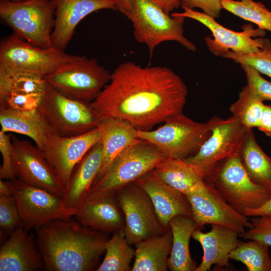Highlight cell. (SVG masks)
<instances>
[{
    "label": "cell",
    "instance_id": "1",
    "mask_svg": "<svg viewBox=\"0 0 271 271\" xmlns=\"http://www.w3.org/2000/svg\"><path fill=\"white\" fill-rule=\"evenodd\" d=\"M187 87L166 66L120 63L91 105L100 121L112 118L138 130H151L173 116L183 114Z\"/></svg>",
    "mask_w": 271,
    "mask_h": 271
},
{
    "label": "cell",
    "instance_id": "2",
    "mask_svg": "<svg viewBox=\"0 0 271 271\" xmlns=\"http://www.w3.org/2000/svg\"><path fill=\"white\" fill-rule=\"evenodd\" d=\"M36 233L44 269L48 271L97 269L108 239L107 233L71 218L53 220L36 229Z\"/></svg>",
    "mask_w": 271,
    "mask_h": 271
},
{
    "label": "cell",
    "instance_id": "3",
    "mask_svg": "<svg viewBox=\"0 0 271 271\" xmlns=\"http://www.w3.org/2000/svg\"><path fill=\"white\" fill-rule=\"evenodd\" d=\"M166 158L154 145L139 139L117 156L102 177L92 185L86 200L116 194L154 169Z\"/></svg>",
    "mask_w": 271,
    "mask_h": 271
},
{
    "label": "cell",
    "instance_id": "4",
    "mask_svg": "<svg viewBox=\"0 0 271 271\" xmlns=\"http://www.w3.org/2000/svg\"><path fill=\"white\" fill-rule=\"evenodd\" d=\"M205 180L238 212L260 207L271 197V191L253 182L243 167L239 154L214 166Z\"/></svg>",
    "mask_w": 271,
    "mask_h": 271
},
{
    "label": "cell",
    "instance_id": "5",
    "mask_svg": "<svg viewBox=\"0 0 271 271\" xmlns=\"http://www.w3.org/2000/svg\"><path fill=\"white\" fill-rule=\"evenodd\" d=\"M55 13L53 0H0L3 23L17 37L41 48L52 47Z\"/></svg>",
    "mask_w": 271,
    "mask_h": 271
},
{
    "label": "cell",
    "instance_id": "6",
    "mask_svg": "<svg viewBox=\"0 0 271 271\" xmlns=\"http://www.w3.org/2000/svg\"><path fill=\"white\" fill-rule=\"evenodd\" d=\"M132 10L125 16L130 21L136 40L145 44L152 57L155 48L166 41H175L190 51L196 46L184 35L185 18L171 16L150 0H131Z\"/></svg>",
    "mask_w": 271,
    "mask_h": 271
},
{
    "label": "cell",
    "instance_id": "7",
    "mask_svg": "<svg viewBox=\"0 0 271 271\" xmlns=\"http://www.w3.org/2000/svg\"><path fill=\"white\" fill-rule=\"evenodd\" d=\"M212 118L196 122L183 114L173 116L154 130H138L139 139L153 145L167 158L185 159L195 154L211 133Z\"/></svg>",
    "mask_w": 271,
    "mask_h": 271
},
{
    "label": "cell",
    "instance_id": "8",
    "mask_svg": "<svg viewBox=\"0 0 271 271\" xmlns=\"http://www.w3.org/2000/svg\"><path fill=\"white\" fill-rule=\"evenodd\" d=\"M38 110L54 132L64 137L84 134L100 122L91 102L68 97L48 84Z\"/></svg>",
    "mask_w": 271,
    "mask_h": 271
},
{
    "label": "cell",
    "instance_id": "9",
    "mask_svg": "<svg viewBox=\"0 0 271 271\" xmlns=\"http://www.w3.org/2000/svg\"><path fill=\"white\" fill-rule=\"evenodd\" d=\"M80 56L34 46L13 34L0 43V72H25L42 77L61 64L76 60Z\"/></svg>",
    "mask_w": 271,
    "mask_h": 271
},
{
    "label": "cell",
    "instance_id": "10",
    "mask_svg": "<svg viewBox=\"0 0 271 271\" xmlns=\"http://www.w3.org/2000/svg\"><path fill=\"white\" fill-rule=\"evenodd\" d=\"M110 76L111 73L96 59L81 56L61 64L44 78L48 84L64 95L92 102L109 82Z\"/></svg>",
    "mask_w": 271,
    "mask_h": 271
},
{
    "label": "cell",
    "instance_id": "11",
    "mask_svg": "<svg viewBox=\"0 0 271 271\" xmlns=\"http://www.w3.org/2000/svg\"><path fill=\"white\" fill-rule=\"evenodd\" d=\"M14 197L23 227L28 231L57 219L74 217L78 209L66 206L62 197L17 178L6 181Z\"/></svg>",
    "mask_w": 271,
    "mask_h": 271
},
{
    "label": "cell",
    "instance_id": "12",
    "mask_svg": "<svg viewBox=\"0 0 271 271\" xmlns=\"http://www.w3.org/2000/svg\"><path fill=\"white\" fill-rule=\"evenodd\" d=\"M115 195L123 214V231L129 244L162 234L169 228L162 225L149 195L136 183L123 187Z\"/></svg>",
    "mask_w": 271,
    "mask_h": 271
},
{
    "label": "cell",
    "instance_id": "13",
    "mask_svg": "<svg viewBox=\"0 0 271 271\" xmlns=\"http://www.w3.org/2000/svg\"><path fill=\"white\" fill-rule=\"evenodd\" d=\"M211 133L194 155L183 159L206 173L221 161L239 154L252 129L233 116L226 119L212 118Z\"/></svg>",
    "mask_w": 271,
    "mask_h": 271
},
{
    "label": "cell",
    "instance_id": "14",
    "mask_svg": "<svg viewBox=\"0 0 271 271\" xmlns=\"http://www.w3.org/2000/svg\"><path fill=\"white\" fill-rule=\"evenodd\" d=\"M186 196L191 205L192 217L200 228L206 224L217 225L240 234L252 226L248 217L236 211L205 180Z\"/></svg>",
    "mask_w": 271,
    "mask_h": 271
},
{
    "label": "cell",
    "instance_id": "15",
    "mask_svg": "<svg viewBox=\"0 0 271 271\" xmlns=\"http://www.w3.org/2000/svg\"><path fill=\"white\" fill-rule=\"evenodd\" d=\"M182 8L183 12L173 13L170 15L193 19L209 29L214 39L205 37V41L209 50L216 56H221L229 50L239 54L253 53L259 50L263 45L265 30L254 29L249 24L243 27L242 32L234 31L225 28L203 12Z\"/></svg>",
    "mask_w": 271,
    "mask_h": 271
},
{
    "label": "cell",
    "instance_id": "16",
    "mask_svg": "<svg viewBox=\"0 0 271 271\" xmlns=\"http://www.w3.org/2000/svg\"><path fill=\"white\" fill-rule=\"evenodd\" d=\"M12 166L17 178L62 197L64 188L43 152L29 141L12 136Z\"/></svg>",
    "mask_w": 271,
    "mask_h": 271
},
{
    "label": "cell",
    "instance_id": "17",
    "mask_svg": "<svg viewBox=\"0 0 271 271\" xmlns=\"http://www.w3.org/2000/svg\"><path fill=\"white\" fill-rule=\"evenodd\" d=\"M99 125L74 137H64L54 131L46 139L43 152L57 174L64 188L68 185L77 164L101 138Z\"/></svg>",
    "mask_w": 271,
    "mask_h": 271
},
{
    "label": "cell",
    "instance_id": "18",
    "mask_svg": "<svg viewBox=\"0 0 271 271\" xmlns=\"http://www.w3.org/2000/svg\"><path fill=\"white\" fill-rule=\"evenodd\" d=\"M55 24L51 35L52 47L64 51L79 22L94 12L104 9L118 11L113 0H53Z\"/></svg>",
    "mask_w": 271,
    "mask_h": 271
},
{
    "label": "cell",
    "instance_id": "19",
    "mask_svg": "<svg viewBox=\"0 0 271 271\" xmlns=\"http://www.w3.org/2000/svg\"><path fill=\"white\" fill-rule=\"evenodd\" d=\"M143 188L151 198L158 218L166 228L178 215L192 217L190 204L187 196L163 181L155 169L134 182Z\"/></svg>",
    "mask_w": 271,
    "mask_h": 271
},
{
    "label": "cell",
    "instance_id": "20",
    "mask_svg": "<svg viewBox=\"0 0 271 271\" xmlns=\"http://www.w3.org/2000/svg\"><path fill=\"white\" fill-rule=\"evenodd\" d=\"M23 226L9 236L0 248V271H37L44 268L40 251Z\"/></svg>",
    "mask_w": 271,
    "mask_h": 271
},
{
    "label": "cell",
    "instance_id": "21",
    "mask_svg": "<svg viewBox=\"0 0 271 271\" xmlns=\"http://www.w3.org/2000/svg\"><path fill=\"white\" fill-rule=\"evenodd\" d=\"M75 217L83 225L106 233L123 230L125 225L115 194L86 199Z\"/></svg>",
    "mask_w": 271,
    "mask_h": 271
},
{
    "label": "cell",
    "instance_id": "22",
    "mask_svg": "<svg viewBox=\"0 0 271 271\" xmlns=\"http://www.w3.org/2000/svg\"><path fill=\"white\" fill-rule=\"evenodd\" d=\"M211 227L207 232L198 228L192 234V237L200 243L203 250L202 261L195 271L210 270L214 264L219 267H228L229 254L241 242L236 231L220 225Z\"/></svg>",
    "mask_w": 271,
    "mask_h": 271
},
{
    "label": "cell",
    "instance_id": "23",
    "mask_svg": "<svg viewBox=\"0 0 271 271\" xmlns=\"http://www.w3.org/2000/svg\"><path fill=\"white\" fill-rule=\"evenodd\" d=\"M102 157L100 141L75 166L62 197L67 207L78 209L85 202L100 170Z\"/></svg>",
    "mask_w": 271,
    "mask_h": 271
},
{
    "label": "cell",
    "instance_id": "24",
    "mask_svg": "<svg viewBox=\"0 0 271 271\" xmlns=\"http://www.w3.org/2000/svg\"><path fill=\"white\" fill-rule=\"evenodd\" d=\"M98 125L102 132L100 142L103 146V157L93 184L102 177L122 150L139 139L138 130L124 121L107 118L101 120Z\"/></svg>",
    "mask_w": 271,
    "mask_h": 271
},
{
    "label": "cell",
    "instance_id": "25",
    "mask_svg": "<svg viewBox=\"0 0 271 271\" xmlns=\"http://www.w3.org/2000/svg\"><path fill=\"white\" fill-rule=\"evenodd\" d=\"M0 124L1 131L29 137L42 152L46 139L54 131L38 109L21 112L0 105Z\"/></svg>",
    "mask_w": 271,
    "mask_h": 271
},
{
    "label": "cell",
    "instance_id": "26",
    "mask_svg": "<svg viewBox=\"0 0 271 271\" xmlns=\"http://www.w3.org/2000/svg\"><path fill=\"white\" fill-rule=\"evenodd\" d=\"M172 233V246L168 259V268L171 271H195L197 263L189 250V241L194 231L201 229L192 216L178 215L169 222Z\"/></svg>",
    "mask_w": 271,
    "mask_h": 271
},
{
    "label": "cell",
    "instance_id": "27",
    "mask_svg": "<svg viewBox=\"0 0 271 271\" xmlns=\"http://www.w3.org/2000/svg\"><path fill=\"white\" fill-rule=\"evenodd\" d=\"M173 241L169 227L165 232L134 244V261L131 271H166Z\"/></svg>",
    "mask_w": 271,
    "mask_h": 271
},
{
    "label": "cell",
    "instance_id": "28",
    "mask_svg": "<svg viewBox=\"0 0 271 271\" xmlns=\"http://www.w3.org/2000/svg\"><path fill=\"white\" fill-rule=\"evenodd\" d=\"M165 183L186 195L204 181L206 173L200 167L184 160L167 158L155 168Z\"/></svg>",
    "mask_w": 271,
    "mask_h": 271
},
{
    "label": "cell",
    "instance_id": "29",
    "mask_svg": "<svg viewBox=\"0 0 271 271\" xmlns=\"http://www.w3.org/2000/svg\"><path fill=\"white\" fill-rule=\"evenodd\" d=\"M239 155L250 179L271 191V158L258 145L252 129L243 143Z\"/></svg>",
    "mask_w": 271,
    "mask_h": 271
},
{
    "label": "cell",
    "instance_id": "30",
    "mask_svg": "<svg viewBox=\"0 0 271 271\" xmlns=\"http://www.w3.org/2000/svg\"><path fill=\"white\" fill-rule=\"evenodd\" d=\"M105 256L97 271H130L135 249L126 240L123 230L112 233L105 246Z\"/></svg>",
    "mask_w": 271,
    "mask_h": 271
},
{
    "label": "cell",
    "instance_id": "31",
    "mask_svg": "<svg viewBox=\"0 0 271 271\" xmlns=\"http://www.w3.org/2000/svg\"><path fill=\"white\" fill-rule=\"evenodd\" d=\"M44 77L25 72H0V105L11 93H44L47 86Z\"/></svg>",
    "mask_w": 271,
    "mask_h": 271
},
{
    "label": "cell",
    "instance_id": "32",
    "mask_svg": "<svg viewBox=\"0 0 271 271\" xmlns=\"http://www.w3.org/2000/svg\"><path fill=\"white\" fill-rule=\"evenodd\" d=\"M268 246L258 241L249 239L241 241L229 254L231 259L242 262L249 271H271Z\"/></svg>",
    "mask_w": 271,
    "mask_h": 271
},
{
    "label": "cell",
    "instance_id": "33",
    "mask_svg": "<svg viewBox=\"0 0 271 271\" xmlns=\"http://www.w3.org/2000/svg\"><path fill=\"white\" fill-rule=\"evenodd\" d=\"M264 105L263 101L247 84L242 88L237 100L230 105L229 110L232 116L252 129L257 127Z\"/></svg>",
    "mask_w": 271,
    "mask_h": 271
},
{
    "label": "cell",
    "instance_id": "34",
    "mask_svg": "<svg viewBox=\"0 0 271 271\" xmlns=\"http://www.w3.org/2000/svg\"><path fill=\"white\" fill-rule=\"evenodd\" d=\"M223 9L271 32V11L260 2L222 0Z\"/></svg>",
    "mask_w": 271,
    "mask_h": 271
},
{
    "label": "cell",
    "instance_id": "35",
    "mask_svg": "<svg viewBox=\"0 0 271 271\" xmlns=\"http://www.w3.org/2000/svg\"><path fill=\"white\" fill-rule=\"evenodd\" d=\"M221 57L234 62L252 68L260 74L271 78V40L264 39L262 47L257 52L239 54L231 51L224 53Z\"/></svg>",
    "mask_w": 271,
    "mask_h": 271
},
{
    "label": "cell",
    "instance_id": "36",
    "mask_svg": "<svg viewBox=\"0 0 271 271\" xmlns=\"http://www.w3.org/2000/svg\"><path fill=\"white\" fill-rule=\"evenodd\" d=\"M21 226V218L14 197L0 195L1 233L9 236Z\"/></svg>",
    "mask_w": 271,
    "mask_h": 271
},
{
    "label": "cell",
    "instance_id": "37",
    "mask_svg": "<svg viewBox=\"0 0 271 271\" xmlns=\"http://www.w3.org/2000/svg\"><path fill=\"white\" fill-rule=\"evenodd\" d=\"M250 219L252 226L239 234L244 239H252L271 246V216H253Z\"/></svg>",
    "mask_w": 271,
    "mask_h": 271
},
{
    "label": "cell",
    "instance_id": "38",
    "mask_svg": "<svg viewBox=\"0 0 271 271\" xmlns=\"http://www.w3.org/2000/svg\"><path fill=\"white\" fill-rule=\"evenodd\" d=\"M43 93L31 94L11 93L6 102L0 105L5 106L21 112H31L38 109Z\"/></svg>",
    "mask_w": 271,
    "mask_h": 271
},
{
    "label": "cell",
    "instance_id": "39",
    "mask_svg": "<svg viewBox=\"0 0 271 271\" xmlns=\"http://www.w3.org/2000/svg\"><path fill=\"white\" fill-rule=\"evenodd\" d=\"M246 77L247 84L262 100H271V82L250 66L241 65Z\"/></svg>",
    "mask_w": 271,
    "mask_h": 271
},
{
    "label": "cell",
    "instance_id": "40",
    "mask_svg": "<svg viewBox=\"0 0 271 271\" xmlns=\"http://www.w3.org/2000/svg\"><path fill=\"white\" fill-rule=\"evenodd\" d=\"M12 136L0 131V152L3 159L0 169V179L15 180L17 177L12 166Z\"/></svg>",
    "mask_w": 271,
    "mask_h": 271
},
{
    "label": "cell",
    "instance_id": "41",
    "mask_svg": "<svg viewBox=\"0 0 271 271\" xmlns=\"http://www.w3.org/2000/svg\"><path fill=\"white\" fill-rule=\"evenodd\" d=\"M181 6L189 9H201L203 13L215 19L219 18L223 9L222 0H180Z\"/></svg>",
    "mask_w": 271,
    "mask_h": 271
},
{
    "label": "cell",
    "instance_id": "42",
    "mask_svg": "<svg viewBox=\"0 0 271 271\" xmlns=\"http://www.w3.org/2000/svg\"><path fill=\"white\" fill-rule=\"evenodd\" d=\"M257 128L271 137V105L264 104Z\"/></svg>",
    "mask_w": 271,
    "mask_h": 271
},
{
    "label": "cell",
    "instance_id": "43",
    "mask_svg": "<svg viewBox=\"0 0 271 271\" xmlns=\"http://www.w3.org/2000/svg\"><path fill=\"white\" fill-rule=\"evenodd\" d=\"M243 214L247 217L271 216V197L260 207L254 209L246 210Z\"/></svg>",
    "mask_w": 271,
    "mask_h": 271
},
{
    "label": "cell",
    "instance_id": "44",
    "mask_svg": "<svg viewBox=\"0 0 271 271\" xmlns=\"http://www.w3.org/2000/svg\"><path fill=\"white\" fill-rule=\"evenodd\" d=\"M159 7L166 14L170 15L171 12L178 9L181 6L180 0H150Z\"/></svg>",
    "mask_w": 271,
    "mask_h": 271
},
{
    "label": "cell",
    "instance_id": "45",
    "mask_svg": "<svg viewBox=\"0 0 271 271\" xmlns=\"http://www.w3.org/2000/svg\"><path fill=\"white\" fill-rule=\"evenodd\" d=\"M117 4L118 11L125 16L132 10L131 0H113Z\"/></svg>",
    "mask_w": 271,
    "mask_h": 271
},
{
    "label": "cell",
    "instance_id": "46",
    "mask_svg": "<svg viewBox=\"0 0 271 271\" xmlns=\"http://www.w3.org/2000/svg\"><path fill=\"white\" fill-rule=\"evenodd\" d=\"M0 195H12L11 190L6 181L0 179Z\"/></svg>",
    "mask_w": 271,
    "mask_h": 271
},
{
    "label": "cell",
    "instance_id": "47",
    "mask_svg": "<svg viewBox=\"0 0 271 271\" xmlns=\"http://www.w3.org/2000/svg\"><path fill=\"white\" fill-rule=\"evenodd\" d=\"M10 1H13V2H19L23 1L24 0H10Z\"/></svg>",
    "mask_w": 271,
    "mask_h": 271
},
{
    "label": "cell",
    "instance_id": "48",
    "mask_svg": "<svg viewBox=\"0 0 271 271\" xmlns=\"http://www.w3.org/2000/svg\"><path fill=\"white\" fill-rule=\"evenodd\" d=\"M270 255V259H271V254Z\"/></svg>",
    "mask_w": 271,
    "mask_h": 271
}]
</instances>
